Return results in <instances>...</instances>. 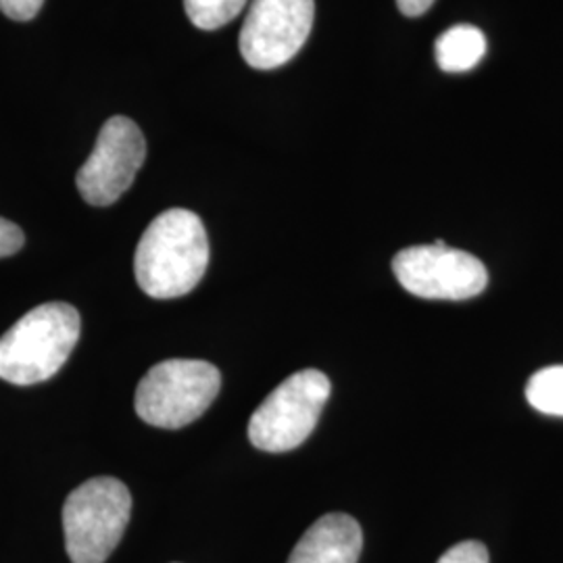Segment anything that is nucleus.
Returning a JSON list of instances; mask_svg holds the SVG:
<instances>
[{
  "mask_svg": "<svg viewBox=\"0 0 563 563\" xmlns=\"http://www.w3.org/2000/svg\"><path fill=\"white\" fill-rule=\"evenodd\" d=\"M209 265V239L201 218L188 209H167L142 234L134 272L153 299H178L192 292Z\"/></svg>",
  "mask_w": 563,
  "mask_h": 563,
  "instance_id": "nucleus-1",
  "label": "nucleus"
},
{
  "mask_svg": "<svg viewBox=\"0 0 563 563\" xmlns=\"http://www.w3.org/2000/svg\"><path fill=\"white\" fill-rule=\"evenodd\" d=\"M80 339V313L69 302H44L0 336V378L18 386L51 380Z\"/></svg>",
  "mask_w": 563,
  "mask_h": 563,
  "instance_id": "nucleus-2",
  "label": "nucleus"
},
{
  "mask_svg": "<svg viewBox=\"0 0 563 563\" xmlns=\"http://www.w3.org/2000/svg\"><path fill=\"white\" fill-rule=\"evenodd\" d=\"M128 486L101 476L78 486L63 505L65 549L71 563H104L130 522Z\"/></svg>",
  "mask_w": 563,
  "mask_h": 563,
  "instance_id": "nucleus-3",
  "label": "nucleus"
},
{
  "mask_svg": "<svg viewBox=\"0 0 563 563\" xmlns=\"http://www.w3.org/2000/svg\"><path fill=\"white\" fill-rule=\"evenodd\" d=\"M222 374L201 360H167L148 369L136 390V413L157 428L176 430L199 420L216 401Z\"/></svg>",
  "mask_w": 563,
  "mask_h": 563,
  "instance_id": "nucleus-4",
  "label": "nucleus"
},
{
  "mask_svg": "<svg viewBox=\"0 0 563 563\" xmlns=\"http://www.w3.org/2000/svg\"><path fill=\"white\" fill-rule=\"evenodd\" d=\"M332 384L320 369H301L276 386L255 409L249 439L265 453H286L301 446L316 430Z\"/></svg>",
  "mask_w": 563,
  "mask_h": 563,
  "instance_id": "nucleus-5",
  "label": "nucleus"
},
{
  "mask_svg": "<svg viewBox=\"0 0 563 563\" xmlns=\"http://www.w3.org/2000/svg\"><path fill=\"white\" fill-rule=\"evenodd\" d=\"M393 272L407 292L432 301L474 299L488 284L478 257L443 241L402 249L393 260Z\"/></svg>",
  "mask_w": 563,
  "mask_h": 563,
  "instance_id": "nucleus-6",
  "label": "nucleus"
},
{
  "mask_svg": "<svg viewBox=\"0 0 563 563\" xmlns=\"http://www.w3.org/2000/svg\"><path fill=\"white\" fill-rule=\"evenodd\" d=\"M316 0H253L242 23L241 55L253 69L286 65L309 38Z\"/></svg>",
  "mask_w": 563,
  "mask_h": 563,
  "instance_id": "nucleus-7",
  "label": "nucleus"
},
{
  "mask_svg": "<svg viewBox=\"0 0 563 563\" xmlns=\"http://www.w3.org/2000/svg\"><path fill=\"white\" fill-rule=\"evenodd\" d=\"M144 159L146 141L141 128L123 115L111 118L78 172L81 199L95 207L113 205L132 186Z\"/></svg>",
  "mask_w": 563,
  "mask_h": 563,
  "instance_id": "nucleus-8",
  "label": "nucleus"
},
{
  "mask_svg": "<svg viewBox=\"0 0 563 563\" xmlns=\"http://www.w3.org/2000/svg\"><path fill=\"white\" fill-rule=\"evenodd\" d=\"M362 549L360 522L346 514H328L302 534L288 563H357Z\"/></svg>",
  "mask_w": 563,
  "mask_h": 563,
  "instance_id": "nucleus-9",
  "label": "nucleus"
},
{
  "mask_svg": "<svg viewBox=\"0 0 563 563\" xmlns=\"http://www.w3.org/2000/svg\"><path fill=\"white\" fill-rule=\"evenodd\" d=\"M486 53V38L474 25H453L444 30L434 44V57L446 74H462L474 69Z\"/></svg>",
  "mask_w": 563,
  "mask_h": 563,
  "instance_id": "nucleus-10",
  "label": "nucleus"
},
{
  "mask_svg": "<svg viewBox=\"0 0 563 563\" xmlns=\"http://www.w3.org/2000/svg\"><path fill=\"white\" fill-rule=\"evenodd\" d=\"M526 399L544 416L563 418V365L539 369L526 384Z\"/></svg>",
  "mask_w": 563,
  "mask_h": 563,
  "instance_id": "nucleus-11",
  "label": "nucleus"
},
{
  "mask_svg": "<svg viewBox=\"0 0 563 563\" xmlns=\"http://www.w3.org/2000/svg\"><path fill=\"white\" fill-rule=\"evenodd\" d=\"M246 0H184L186 15L205 32H213L241 15Z\"/></svg>",
  "mask_w": 563,
  "mask_h": 563,
  "instance_id": "nucleus-12",
  "label": "nucleus"
},
{
  "mask_svg": "<svg viewBox=\"0 0 563 563\" xmlns=\"http://www.w3.org/2000/svg\"><path fill=\"white\" fill-rule=\"evenodd\" d=\"M490 555L486 544L478 541H463V543L451 547L444 551L441 560L437 563H488Z\"/></svg>",
  "mask_w": 563,
  "mask_h": 563,
  "instance_id": "nucleus-13",
  "label": "nucleus"
},
{
  "mask_svg": "<svg viewBox=\"0 0 563 563\" xmlns=\"http://www.w3.org/2000/svg\"><path fill=\"white\" fill-rule=\"evenodd\" d=\"M44 0H0V11L15 21H30L38 15Z\"/></svg>",
  "mask_w": 563,
  "mask_h": 563,
  "instance_id": "nucleus-14",
  "label": "nucleus"
},
{
  "mask_svg": "<svg viewBox=\"0 0 563 563\" xmlns=\"http://www.w3.org/2000/svg\"><path fill=\"white\" fill-rule=\"evenodd\" d=\"M23 242H25V236H23L20 225L0 218V260L15 255L23 246Z\"/></svg>",
  "mask_w": 563,
  "mask_h": 563,
  "instance_id": "nucleus-15",
  "label": "nucleus"
},
{
  "mask_svg": "<svg viewBox=\"0 0 563 563\" xmlns=\"http://www.w3.org/2000/svg\"><path fill=\"white\" fill-rule=\"evenodd\" d=\"M437 0H397V7L405 18H420Z\"/></svg>",
  "mask_w": 563,
  "mask_h": 563,
  "instance_id": "nucleus-16",
  "label": "nucleus"
}]
</instances>
